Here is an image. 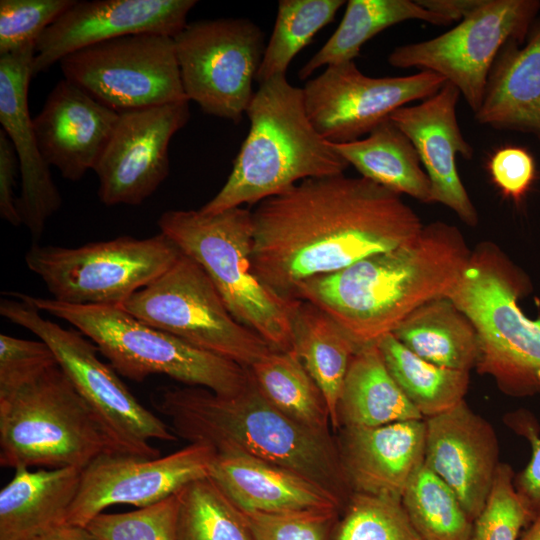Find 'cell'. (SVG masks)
Wrapping results in <instances>:
<instances>
[{
	"instance_id": "obj_48",
	"label": "cell",
	"mask_w": 540,
	"mask_h": 540,
	"mask_svg": "<svg viewBox=\"0 0 540 540\" xmlns=\"http://www.w3.org/2000/svg\"><path fill=\"white\" fill-rule=\"evenodd\" d=\"M518 540H540V513L530 522L527 530Z\"/></svg>"
},
{
	"instance_id": "obj_9",
	"label": "cell",
	"mask_w": 540,
	"mask_h": 540,
	"mask_svg": "<svg viewBox=\"0 0 540 540\" xmlns=\"http://www.w3.org/2000/svg\"><path fill=\"white\" fill-rule=\"evenodd\" d=\"M0 301V314L51 348L102 428L113 452L142 458L160 456L152 440L176 441L166 423L142 405L111 365L102 362L98 348L79 331L43 317L23 293H9Z\"/></svg>"
},
{
	"instance_id": "obj_12",
	"label": "cell",
	"mask_w": 540,
	"mask_h": 540,
	"mask_svg": "<svg viewBox=\"0 0 540 540\" xmlns=\"http://www.w3.org/2000/svg\"><path fill=\"white\" fill-rule=\"evenodd\" d=\"M539 10V0H484L452 29L395 47L387 61L396 68H416L442 76L459 90L475 113L498 54L509 42L525 41Z\"/></svg>"
},
{
	"instance_id": "obj_32",
	"label": "cell",
	"mask_w": 540,
	"mask_h": 540,
	"mask_svg": "<svg viewBox=\"0 0 540 540\" xmlns=\"http://www.w3.org/2000/svg\"><path fill=\"white\" fill-rule=\"evenodd\" d=\"M248 368L262 395L276 409L312 431L330 434L325 397L296 353L273 350Z\"/></svg>"
},
{
	"instance_id": "obj_22",
	"label": "cell",
	"mask_w": 540,
	"mask_h": 540,
	"mask_svg": "<svg viewBox=\"0 0 540 540\" xmlns=\"http://www.w3.org/2000/svg\"><path fill=\"white\" fill-rule=\"evenodd\" d=\"M118 118L119 113L63 78L33 118V127L47 165L76 182L95 169Z\"/></svg>"
},
{
	"instance_id": "obj_39",
	"label": "cell",
	"mask_w": 540,
	"mask_h": 540,
	"mask_svg": "<svg viewBox=\"0 0 540 540\" xmlns=\"http://www.w3.org/2000/svg\"><path fill=\"white\" fill-rule=\"evenodd\" d=\"M510 465L500 463L482 512L473 522L469 540H518L532 517L514 485Z\"/></svg>"
},
{
	"instance_id": "obj_21",
	"label": "cell",
	"mask_w": 540,
	"mask_h": 540,
	"mask_svg": "<svg viewBox=\"0 0 540 540\" xmlns=\"http://www.w3.org/2000/svg\"><path fill=\"white\" fill-rule=\"evenodd\" d=\"M35 46L0 55V122L12 142L20 168L17 208L22 224L39 239L48 219L62 205L50 167L40 152L28 107Z\"/></svg>"
},
{
	"instance_id": "obj_19",
	"label": "cell",
	"mask_w": 540,
	"mask_h": 540,
	"mask_svg": "<svg viewBox=\"0 0 540 540\" xmlns=\"http://www.w3.org/2000/svg\"><path fill=\"white\" fill-rule=\"evenodd\" d=\"M424 421V466L454 491L474 522L486 505L500 465L496 432L465 400Z\"/></svg>"
},
{
	"instance_id": "obj_31",
	"label": "cell",
	"mask_w": 540,
	"mask_h": 540,
	"mask_svg": "<svg viewBox=\"0 0 540 540\" xmlns=\"http://www.w3.org/2000/svg\"><path fill=\"white\" fill-rule=\"evenodd\" d=\"M449 25L446 17L412 0H349L344 16L328 41L299 70L301 80L322 66L354 61L361 47L381 31L404 21Z\"/></svg>"
},
{
	"instance_id": "obj_41",
	"label": "cell",
	"mask_w": 540,
	"mask_h": 540,
	"mask_svg": "<svg viewBox=\"0 0 540 540\" xmlns=\"http://www.w3.org/2000/svg\"><path fill=\"white\" fill-rule=\"evenodd\" d=\"M338 512L244 513L254 540H331Z\"/></svg>"
},
{
	"instance_id": "obj_35",
	"label": "cell",
	"mask_w": 540,
	"mask_h": 540,
	"mask_svg": "<svg viewBox=\"0 0 540 540\" xmlns=\"http://www.w3.org/2000/svg\"><path fill=\"white\" fill-rule=\"evenodd\" d=\"M401 503L423 540H469L473 521L454 491L423 466L407 485Z\"/></svg>"
},
{
	"instance_id": "obj_20",
	"label": "cell",
	"mask_w": 540,
	"mask_h": 540,
	"mask_svg": "<svg viewBox=\"0 0 540 540\" xmlns=\"http://www.w3.org/2000/svg\"><path fill=\"white\" fill-rule=\"evenodd\" d=\"M461 94L449 82L431 97L395 110L390 119L414 145L431 183V203L451 209L465 224L476 226L478 213L459 176L456 159L473 157L457 119Z\"/></svg>"
},
{
	"instance_id": "obj_45",
	"label": "cell",
	"mask_w": 540,
	"mask_h": 540,
	"mask_svg": "<svg viewBox=\"0 0 540 540\" xmlns=\"http://www.w3.org/2000/svg\"><path fill=\"white\" fill-rule=\"evenodd\" d=\"M17 154L4 130L0 131V216L13 226L22 224L15 195Z\"/></svg>"
},
{
	"instance_id": "obj_23",
	"label": "cell",
	"mask_w": 540,
	"mask_h": 540,
	"mask_svg": "<svg viewBox=\"0 0 540 540\" xmlns=\"http://www.w3.org/2000/svg\"><path fill=\"white\" fill-rule=\"evenodd\" d=\"M335 438L342 469L352 493L401 500L424 464V419L380 426H344Z\"/></svg>"
},
{
	"instance_id": "obj_38",
	"label": "cell",
	"mask_w": 540,
	"mask_h": 540,
	"mask_svg": "<svg viewBox=\"0 0 540 540\" xmlns=\"http://www.w3.org/2000/svg\"><path fill=\"white\" fill-rule=\"evenodd\" d=\"M177 493L124 513H100L86 526L102 540H176Z\"/></svg>"
},
{
	"instance_id": "obj_15",
	"label": "cell",
	"mask_w": 540,
	"mask_h": 540,
	"mask_svg": "<svg viewBox=\"0 0 540 540\" xmlns=\"http://www.w3.org/2000/svg\"><path fill=\"white\" fill-rule=\"evenodd\" d=\"M446 82L430 71L370 77L348 61L327 66L302 89L308 118L317 132L329 142L346 143L368 135L398 108L431 97Z\"/></svg>"
},
{
	"instance_id": "obj_2",
	"label": "cell",
	"mask_w": 540,
	"mask_h": 540,
	"mask_svg": "<svg viewBox=\"0 0 540 540\" xmlns=\"http://www.w3.org/2000/svg\"><path fill=\"white\" fill-rule=\"evenodd\" d=\"M471 252L456 226L434 221L395 249L303 281L294 299L319 307L358 346L374 344L418 307L447 296Z\"/></svg>"
},
{
	"instance_id": "obj_4",
	"label": "cell",
	"mask_w": 540,
	"mask_h": 540,
	"mask_svg": "<svg viewBox=\"0 0 540 540\" xmlns=\"http://www.w3.org/2000/svg\"><path fill=\"white\" fill-rule=\"evenodd\" d=\"M250 129L205 214L256 204L309 178L344 174L348 162L308 118L303 89L277 75L261 84L246 110Z\"/></svg>"
},
{
	"instance_id": "obj_16",
	"label": "cell",
	"mask_w": 540,
	"mask_h": 540,
	"mask_svg": "<svg viewBox=\"0 0 540 540\" xmlns=\"http://www.w3.org/2000/svg\"><path fill=\"white\" fill-rule=\"evenodd\" d=\"M215 456L211 446L200 443L156 458L105 452L82 469L66 523L86 526L110 506L142 508L164 500L209 477Z\"/></svg>"
},
{
	"instance_id": "obj_1",
	"label": "cell",
	"mask_w": 540,
	"mask_h": 540,
	"mask_svg": "<svg viewBox=\"0 0 540 540\" xmlns=\"http://www.w3.org/2000/svg\"><path fill=\"white\" fill-rule=\"evenodd\" d=\"M252 216L253 272L285 299L303 281L395 249L424 226L402 195L345 174L305 179Z\"/></svg>"
},
{
	"instance_id": "obj_36",
	"label": "cell",
	"mask_w": 540,
	"mask_h": 540,
	"mask_svg": "<svg viewBox=\"0 0 540 540\" xmlns=\"http://www.w3.org/2000/svg\"><path fill=\"white\" fill-rule=\"evenodd\" d=\"M344 3L343 0H280L255 81L261 84L277 75H286L293 58L334 20Z\"/></svg>"
},
{
	"instance_id": "obj_28",
	"label": "cell",
	"mask_w": 540,
	"mask_h": 540,
	"mask_svg": "<svg viewBox=\"0 0 540 540\" xmlns=\"http://www.w3.org/2000/svg\"><path fill=\"white\" fill-rule=\"evenodd\" d=\"M422 419L387 370L377 343L361 346L344 381L337 407V430Z\"/></svg>"
},
{
	"instance_id": "obj_37",
	"label": "cell",
	"mask_w": 540,
	"mask_h": 540,
	"mask_svg": "<svg viewBox=\"0 0 540 540\" xmlns=\"http://www.w3.org/2000/svg\"><path fill=\"white\" fill-rule=\"evenodd\" d=\"M343 511L331 540H423L399 499L352 493Z\"/></svg>"
},
{
	"instance_id": "obj_46",
	"label": "cell",
	"mask_w": 540,
	"mask_h": 540,
	"mask_svg": "<svg viewBox=\"0 0 540 540\" xmlns=\"http://www.w3.org/2000/svg\"><path fill=\"white\" fill-rule=\"evenodd\" d=\"M423 8L440 14L451 22L461 21L473 13L484 0H416Z\"/></svg>"
},
{
	"instance_id": "obj_5",
	"label": "cell",
	"mask_w": 540,
	"mask_h": 540,
	"mask_svg": "<svg viewBox=\"0 0 540 540\" xmlns=\"http://www.w3.org/2000/svg\"><path fill=\"white\" fill-rule=\"evenodd\" d=\"M530 290L528 276L496 244L483 242L447 295L475 328L476 371L513 397L540 394V318L518 305Z\"/></svg>"
},
{
	"instance_id": "obj_34",
	"label": "cell",
	"mask_w": 540,
	"mask_h": 540,
	"mask_svg": "<svg viewBox=\"0 0 540 540\" xmlns=\"http://www.w3.org/2000/svg\"><path fill=\"white\" fill-rule=\"evenodd\" d=\"M176 540H254L247 517L209 476L177 492Z\"/></svg>"
},
{
	"instance_id": "obj_26",
	"label": "cell",
	"mask_w": 540,
	"mask_h": 540,
	"mask_svg": "<svg viewBox=\"0 0 540 540\" xmlns=\"http://www.w3.org/2000/svg\"><path fill=\"white\" fill-rule=\"evenodd\" d=\"M0 492V540H31L66 523L82 469H14Z\"/></svg>"
},
{
	"instance_id": "obj_10",
	"label": "cell",
	"mask_w": 540,
	"mask_h": 540,
	"mask_svg": "<svg viewBox=\"0 0 540 540\" xmlns=\"http://www.w3.org/2000/svg\"><path fill=\"white\" fill-rule=\"evenodd\" d=\"M182 252L165 234L119 236L79 247L32 245L28 269L52 298L75 305H122L168 270Z\"/></svg>"
},
{
	"instance_id": "obj_25",
	"label": "cell",
	"mask_w": 540,
	"mask_h": 540,
	"mask_svg": "<svg viewBox=\"0 0 540 540\" xmlns=\"http://www.w3.org/2000/svg\"><path fill=\"white\" fill-rule=\"evenodd\" d=\"M474 117L481 125L540 140V19L523 43L509 42L500 51Z\"/></svg>"
},
{
	"instance_id": "obj_8",
	"label": "cell",
	"mask_w": 540,
	"mask_h": 540,
	"mask_svg": "<svg viewBox=\"0 0 540 540\" xmlns=\"http://www.w3.org/2000/svg\"><path fill=\"white\" fill-rule=\"evenodd\" d=\"M113 452L92 411L56 364L0 397V465L83 469Z\"/></svg>"
},
{
	"instance_id": "obj_40",
	"label": "cell",
	"mask_w": 540,
	"mask_h": 540,
	"mask_svg": "<svg viewBox=\"0 0 540 540\" xmlns=\"http://www.w3.org/2000/svg\"><path fill=\"white\" fill-rule=\"evenodd\" d=\"M75 0H1L0 55L35 46Z\"/></svg>"
},
{
	"instance_id": "obj_42",
	"label": "cell",
	"mask_w": 540,
	"mask_h": 540,
	"mask_svg": "<svg viewBox=\"0 0 540 540\" xmlns=\"http://www.w3.org/2000/svg\"><path fill=\"white\" fill-rule=\"evenodd\" d=\"M58 364L55 354L42 340H26L0 335V397Z\"/></svg>"
},
{
	"instance_id": "obj_30",
	"label": "cell",
	"mask_w": 540,
	"mask_h": 540,
	"mask_svg": "<svg viewBox=\"0 0 540 540\" xmlns=\"http://www.w3.org/2000/svg\"><path fill=\"white\" fill-rule=\"evenodd\" d=\"M392 334L411 352L439 367L470 372L476 366L475 328L447 296L418 307Z\"/></svg>"
},
{
	"instance_id": "obj_13",
	"label": "cell",
	"mask_w": 540,
	"mask_h": 540,
	"mask_svg": "<svg viewBox=\"0 0 540 540\" xmlns=\"http://www.w3.org/2000/svg\"><path fill=\"white\" fill-rule=\"evenodd\" d=\"M183 90L208 115L238 124L254 96L263 30L245 18L188 23L174 38Z\"/></svg>"
},
{
	"instance_id": "obj_6",
	"label": "cell",
	"mask_w": 540,
	"mask_h": 540,
	"mask_svg": "<svg viewBox=\"0 0 540 540\" xmlns=\"http://www.w3.org/2000/svg\"><path fill=\"white\" fill-rule=\"evenodd\" d=\"M160 232L207 273L231 315L274 350L294 352L291 312L297 299L268 289L251 264L253 216L243 207L216 214L168 210L157 221Z\"/></svg>"
},
{
	"instance_id": "obj_11",
	"label": "cell",
	"mask_w": 540,
	"mask_h": 540,
	"mask_svg": "<svg viewBox=\"0 0 540 540\" xmlns=\"http://www.w3.org/2000/svg\"><path fill=\"white\" fill-rule=\"evenodd\" d=\"M120 306L150 326L243 367L274 350L231 315L204 269L183 253Z\"/></svg>"
},
{
	"instance_id": "obj_17",
	"label": "cell",
	"mask_w": 540,
	"mask_h": 540,
	"mask_svg": "<svg viewBox=\"0 0 540 540\" xmlns=\"http://www.w3.org/2000/svg\"><path fill=\"white\" fill-rule=\"evenodd\" d=\"M189 118L188 100L119 113L93 170L99 200L137 206L150 197L169 174V143Z\"/></svg>"
},
{
	"instance_id": "obj_29",
	"label": "cell",
	"mask_w": 540,
	"mask_h": 540,
	"mask_svg": "<svg viewBox=\"0 0 540 540\" xmlns=\"http://www.w3.org/2000/svg\"><path fill=\"white\" fill-rule=\"evenodd\" d=\"M330 144L361 177L400 195L431 203V183L419 155L390 118L363 139Z\"/></svg>"
},
{
	"instance_id": "obj_44",
	"label": "cell",
	"mask_w": 540,
	"mask_h": 540,
	"mask_svg": "<svg viewBox=\"0 0 540 540\" xmlns=\"http://www.w3.org/2000/svg\"><path fill=\"white\" fill-rule=\"evenodd\" d=\"M506 424L529 441L531 459L526 468L515 475L517 493L527 507L532 520L540 513V436L535 418L525 410H518L505 417Z\"/></svg>"
},
{
	"instance_id": "obj_24",
	"label": "cell",
	"mask_w": 540,
	"mask_h": 540,
	"mask_svg": "<svg viewBox=\"0 0 540 540\" xmlns=\"http://www.w3.org/2000/svg\"><path fill=\"white\" fill-rule=\"evenodd\" d=\"M210 477L244 512L341 511L344 507L305 476L240 453H216Z\"/></svg>"
},
{
	"instance_id": "obj_18",
	"label": "cell",
	"mask_w": 540,
	"mask_h": 540,
	"mask_svg": "<svg viewBox=\"0 0 540 540\" xmlns=\"http://www.w3.org/2000/svg\"><path fill=\"white\" fill-rule=\"evenodd\" d=\"M195 0L77 1L58 17L35 45L32 76L85 47L131 34L174 38L188 24Z\"/></svg>"
},
{
	"instance_id": "obj_3",
	"label": "cell",
	"mask_w": 540,
	"mask_h": 540,
	"mask_svg": "<svg viewBox=\"0 0 540 540\" xmlns=\"http://www.w3.org/2000/svg\"><path fill=\"white\" fill-rule=\"evenodd\" d=\"M232 396L201 387L163 388L152 397L171 430L216 453H240L305 476L332 493L343 506L352 494L335 438L312 431L276 409L262 395L251 373Z\"/></svg>"
},
{
	"instance_id": "obj_27",
	"label": "cell",
	"mask_w": 540,
	"mask_h": 540,
	"mask_svg": "<svg viewBox=\"0 0 540 540\" xmlns=\"http://www.w3.org/2000/svg\"><path fill=\"white\" fill-rule=\"evenodd\" d=\"M294 352L319 386L328 405L334 431L344 381L358 346L327 313L299 300L291 312Z\"/></svg>"
},
{
	"instance_id": "obj_43",
	"label": "cell",
	"mask_w": 540,
	"mask_h": 540,
	"mask_svg": "<svg viewBox=\"0 0 540 540\" xmlns=\"http://www.w3.org/2000/svg\"><path fill=\"white\" fill-rule=\"evenodd\" d=\"M488 169L495 186L506 198L519 204L536 179L533 156L523 147L506 146L490 158Z\"/></svg>"
},
{
	"instance_id": "obj_7",
	"label": "cell",
	"mask_w": 540,
	"mask_h": 540,
	"mask_svg": "<svg viewBox=\"0 0 540 540\" xmlns=\"http://www.w3.org/2000/svg\"><path fill=\"white\" fill-rule=\"evenodd\" d=\"M26 296L41 312L73 325L116 372L135 382L166 375L221 396L239 393L248 382V367L150 326L120 305H75Z\"/></svg>"
},
{
	"instance_id": "obj_47",
	"label": "cell",
	"mask_w": 540,
	"mask_h": 540,
	"mask_svg": "<svg viewBox=\"0 0 540 540\" xmlns=\"http://www.w3.org/2000/svg\"><path fill=\"white\" fill-rule=\"evenodd\" d=\"M31 540H102L87 526L63 523Z\"/></svg>"
},
{
	"instance_id": "obj_33",
	"label": "cell",
	"mask_w": 540,
	"mask_h": 540,
	"mask_svg": "<svg viewBox=\"0 0 540 540\" xmlns=\"http://www.w3.org/2000/svg\"><path fill=\"white\" fill-rule=\"evenodd\" d=\"M377 345L390 375L424 419L464 400L470 372L429 363L403 346L393 334L381 338Z\"/></svg>"
},
{
	"instance_id": "obj_14",
	"label": "cell",
	"mask_w": 540,
	"mask_h": 540,
	"mask_svg": "<svg viewBox=\"0 0 540 540\" xmlns=\"http://www.w3.org/2000/svg\"><path fill=\"white\" fill-rule=\"evenodd\" d=\"M59 64L64 79L117 113L188 100L169 36H122L75 51Z\"/></svg>"
}]
</instances>
